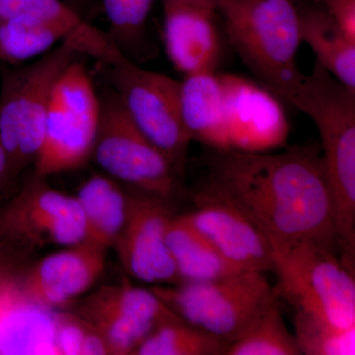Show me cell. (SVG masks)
<instances>
[{"label": "cell", "instance_id": "1", "mask_svg": "<svg viewBox=\"0 0 355 355\" xmlns=\"http://www.w3.org/2000/svg\"><path fill=\"white\" fill-rule=\"evenodd\" d=\"M210 150L193 196L234 207L270 244L309 241L342 253L319 146L275 154Z\"/></svg>", "mask_w": 355, "mask_h": 355}, {"label": "cell", "instance_id": "2", "mask_svg": "<svg viewBox=\"0 0 355 355\" xmlns=\"http://www.w3.org/2000/svg\"><path fill=\"white\" fill-rule=\"evenodd\" d=\"M292 107L307 114L321 139L322 164L340 250L355 259V92L315 62Z\"/></svg>", "mask_w": 355, "mask_h": 355}, {"label": "cell", "instance_id": "3", "mask_svg": "<svg viewBox=\"0 0 355 355\" xmlns=\"http://www.w3.org/2000/svg\"><path fill=\"white\" fill-rule=\"evenodd\" d=\"M226 37L243 64L291 106L305 74L297 62L298 8L292 0H219Z\"/></svg>", "mask_w": 355, "mask_h": 355}, {"label": "cell", "instance_id": "4", "mask_svg": "<svg viewBox=\"0 0 355 355\" xmlns=\"http://www.w3.org/2000/svg\"><path fill=\"white\" fill-rule=\"evenodd\" d=\"M78 55L71 46L62 43L32 64L2 74L0 139L12 181L36 162L53 86Z\"/></svg>", "mask_w": 355, "mask_h": 355}, {"label": "cell", "instance_id": "5", "mask_svg": "<svg viewBox=\"0 0 355 355\" xmlns=\"http://www.w3.org/2000/svg\"><path fill=\"white\" fill-rule=\"evenodd\" d=\"M279 282L275 286L294 311H305L342 328L355 326L354 268L340 253L309 241L270 244Z\"/></svg>", "mask_w": 355, "mask_h": 355}, {"label": "cell", "instance_id": "6", "mask_svg": "<svg viewBox=\"0 0 355 355\" xmlns=\"http://www.w3.org/2000/svg\"><path fill=\"white\" fill-rule=\"evenodd\" d=\"M151 291L186 323L228 345L246 333L277 296L265 272H241L212 282L154 286Z\"/></svg>", "mask_w": 355, "mask_h": 355}, {"label": "cell", "instance_id": "7", "mask_svg": "<svg viewBox=\"0 0 355 355\" xmlns=\"http://www.w3.org/2000/svg\"><path fill=\"white\" fill-rule=\"evenodd\" d=\"M92 156L109 177L140 193L169 202L179 193L183 179L135 125L114 89L100 96Z\"/></svg>", "mask_w": 355, "mask_h": 355}, {"label": "cell", "instance_id": "8", "mask_svg": "<svg viewBox=\"0 0 355 355\" xmlns=\"http://www.w3.org/2000/svg\"><path fill=\"white\" fill-rule=\"evenodd\" d=\"M100 118V97L87 69L74 60L51 92L35 174L46 178L72 171L92 156Z\"/></svg>", "mask_w": 355, "mask_h": 355}, {"label": "cell", "instance_id": "9", "mask_svg": "<svg viewBox=\"0 0 355 355\" xmlns=\"http://www.w3.org/2000/svg\"><path fill=\"white\" fill-rule=\"evenodd\" d=\"M85 238V219L76 197L51 188L35 173L0 209V241L15 261L34 250L73 246Z\"/></svg>", "mask_w": 355, "mask_h": 355}, {"label": "cell", "instance_id": "10", "mask_svg": "<svg viewBox=\"0 0 355 355\" xmlns=\"http://www.w3.org/2000/svg\"><path fill=\"white\" fill-rule=\"evenodd\" d=\"M113 89L133 123L184 179L191 139L180 105L181 81L128 60L111 67Z\"/></svg>", "mask_w": 355, "mask_h": 355}, {"label": "cell", "instance_id": "11", "mask_svg": "<svg viewBox=\"0 0 355 355\" xmlns=\"http://www.w3.org/2000/svg\"><path fill=\"white\" fill-rule=\"evenodd\" d=\"M174 214L169 202L130 195L127 220L114 248L125 272L146 284H181L166 230Z\"/></svg>", "mask_w": 355, "mask_h": 355}, {"label": "cell", "instance_id": "12", "mask_svg": "<svg viewBox=\"0 0 355 355\" xmlns=\"http://www.w3.org/2000/svg\"><path fill=\"white\" fill-rule=\"evenodd\" d=\"M219 78L229 148L258 153L286 146L291 125L279 98L242 76L219 74Z\"/></svg>", "mask_w": 355, "mask_h": 355}, {"label": "cell", "instance_id": "13", "mask_svg": "<svg viewBox=\"0 0 355 355\" xmlns=\"http://www.w3.org/2000/svg\"><path fill=\"white\" fill-rule=\"evenodd\" d=\"M107 250L84 240L40 261L21 279L17 277L18 284L28 297L44 307L67 305L99 279Z\"/></svg>", "mask_w": 355, "mask_h": 355}, {"label": "cell", "instance_id": "14", "mask_svg": "<svg viewBox=\"0 0 355 355\" xmlns=\"http://www.w3.org/2000/svg\"><path fill=\"white\" fill-rule=\"evenodd\" d=\"M196 209L184 217L231 263L244 272L275 270L272 248L260 229L234 207L193 196Z\"/></svg>", "mask_w": 355, "mask_h": 355}, {"label": "cell", "instance_id": "15", "mask_svg": "<svg viewBox=\"0 0 355 355\" xmlns=\"http://www.w3.org/2000/svg\"><path fill=\"white\" fill-rule=\"evenodd\" d=\"M166 51L177 70L184 76L216 72L222 43L216 10L207 7L163 0Z\"/></svg>", "mask_w": 355, "mask_h": 355}, {"label": "cell", "instance_id": "16", "mask_svg": "<svg viewBox=\"0 0 355 355\" xmlns=\"http://www.w3.org/2000/svg\"><path fill=\"white\" fill-rule=\"evenodd\" d=\"M60 313L34 302L15 275L0 284V354H58Z\"/></svg>", "mask_w": 355, "mask_h": 355}, {"label": "cell", "instance_id": "17", "mask_svg": "<svg viewBox=\"0 0 355 355\" xmlns=\"http://www.w3.org/2000/svg\"><path fill=\"white\" fill-rule=\"evenodd\" d=\"M184 128L191 141L210 149L229 148L223 89L216 72L184 76L180 88Z\"/></svg>", "mask_w": 355, "mask_h": 355}, {"label": "cell", "instance_id": "18", "mask_svg": "<svg viewBox=\"0 0 355 355\" xmlns=\"http://www.w3.org/2000/svg\"><path fill=\"white\" fill-rule=\"evenodd\" d=\"M166 241L182 284L212 282L244 272L230 263L183 216H173Z\"/></svg>", "mask_w": 355, "mask_h": 355}, {"label": "cell", "instance_id": "19", "mask_svg": "<svg viewBox=\"0 0 355 355\" xmlns=\"http://www.w3.org/2000/svg\"><path fill=\"white\" fill-rule=\"evenodd\" d=\"M299 34L316 60L343 85L355 92V40L321 6L298 8Z\"/></svg>", "mask_w": 355, "mask_h": 355}, {"label": "cell", "instance_id": "20", "mask_svg": "<svg viewBox=\"0 0 355 355\" xmlns=\"http://www.w3.org/2000/svg\"><path fill=\"white\" fill-rule=\"evenodd\" d=\"M76 198L85 219V241L113 247L127 220L130 195L113 178L93 175L80 187Z\"/></svg>", "mask_w": 355, "mask_h": 355}, {"label": "cell", "instance_id": "21", "mask_svg": "<svg viewBox=\"0 0 355 355\" xmlns=\"http://www.w3.org/2000/svg\"><path fill=\"white\" fill-rule=\"evenodd\" d=\"M58 42L69 44V35L58 26L27 15L0 18V60L8 64L43 55Z\"/></svg>", "mask_w": 355, "mask_h": 355}, {"label": "cell", "instance_id": "22", "mask_svg": "<svg viewBox=\"0 0 355 355\" xmlns=\"http://www.w3.org/2000/svg\"><path fill=\"white\" fill-rule=\"evenodd\" d=\"M74 314L103 336L108 345L110 354L114 355L135 354L147 336L157 328L153 324L96 303L88 297L79 301Z\"/></svg>", "mask_w": 355, "mask_h": 355}, {"label": "cell", "instance_id": "23", "mask_svg": "<svg viewBox=\"0 0 355 355\" xmlns=\"http://www.w3.org/2000/svg\"><path fill=\"white\" fill-rule=\"evenodd\" d=\"M228 345L179 319L159 324L135 355H225Z\"/></svg>", "mask_w": 355, "mask_h": 355}, {"label": "cell", "instance_id": "24", "mask_svg": "<svg viewBox=\"0 0 355 355\" xmlns=\"http://www.w3.org/2000/svg\"><path fill=\"white\" fill-rule=\"evenodd\" d=\"M279 300L228 345L225 355H301L295 336L284 323Z\"/></svg>", "mask_w": 355, "mask_h": 355}, {"label": "cell", "instance_id": "25", "mask_svg": "<svg viewBox=\"0 0 355 355\" xmlns=\"http://www.w3.org/2000/svg\"><path fill=\"white\" fill-rule=\"evenodd\" d=\"M294 330L301 354H355V326L342 328L319 315L295 311Z\"/></svg>", "mask_w": 355, "mask_h": 355}, {"label": "cell", "instance_id": "26", "mask_svg": "<svg viewBox=\"0 0 355 355\" xmlns=\"http://www.w3.org/2000/svg\"><path fill=\"white\" fill-rule=\"evenodd\" d=\"M27 15L62 28L69 38H80L87 23L60 0H0V18Z\"/></svg>", "mask_w": 355, "mask_h": 355}, {"label": "cell", "instance_id": "27", "mask_svg": "<svg viewBox=\"0 0 355 355\" xmlns=\"http://www.w3.org/2000/svg\"><path fill=\"white\" fill-rule=\"evenodd\" d=\"M154 1L155 0H102L103 8L111 27L110 37L123 55L128 46H133L144 37L147 18Z\"/></svg>", "mask_w": 355, "mask_h": 355}, {"label": "cell", "instance_id": "28", "mask_svg": "<svg viewBox=\"0 0 355 355\" xmlns=\"http://www.w3.org/2000/svg\"><path fill=\"white\" fill-rule=\"evenodd\" d=\"M88 324L74 313H60L57 330L58 355L81 354Z\"/></svg>", "mask_w": 355, "mask_h": 355}, {"label": "cell", "instance_id": "29", "mask_svg": "<svg viewBox=\"0 0 355 355\" xmlns=\"http://www.w3.org/2000/svg\"><path fill=\"white\" fill-rule=\"evenodd\" d=\"M322 8L355 40V0H322Z\"/></svg>", "mask_w": 355, "mask_h": 355}, {"label": "cell", "instance_id": "30", "mask_svg": "<svg viewBox=\"0 0 355 355\" xmlns=\"http://www.w3.org/2000/svg\"><path fill=\"white\" fill-rule=\"evenodd\" d=\"M16 261L7 252L6 248L0 241V284L3 280L12 277L15 272Z\"/></svg>", "mask_w": 355, "mask_h": 355}, {"label": "cell", "instance_id": "31", "mask_svg": "<svg viewBox=\"0 0 355 355\" xmlns=\"http://www.w3.org/2000/svg\"><path fill=\"white\" fill-rule=\"evenodd\" d=\"M11 182L13 181L11 179L10 169H9L8 157L0 139V190L9 186Z\"/></svg>", "mask_w": 355, "mask_h": 355}, {"label": "cell", "instance_id": "32", "mask_svg": "<svg viewBox=\"0 0 355 355\" xmlns=\"http://www.w3.org/2000/svg\"><path fill=\"white\" fill-rule=\"evenodd\" d=\"M178 1H183L187 2V3L207 7V8L214 9V10L216 11L219 0H178Z\"/></svg>", "mask_w": 355, "mask_h": 355}]
</instances>
